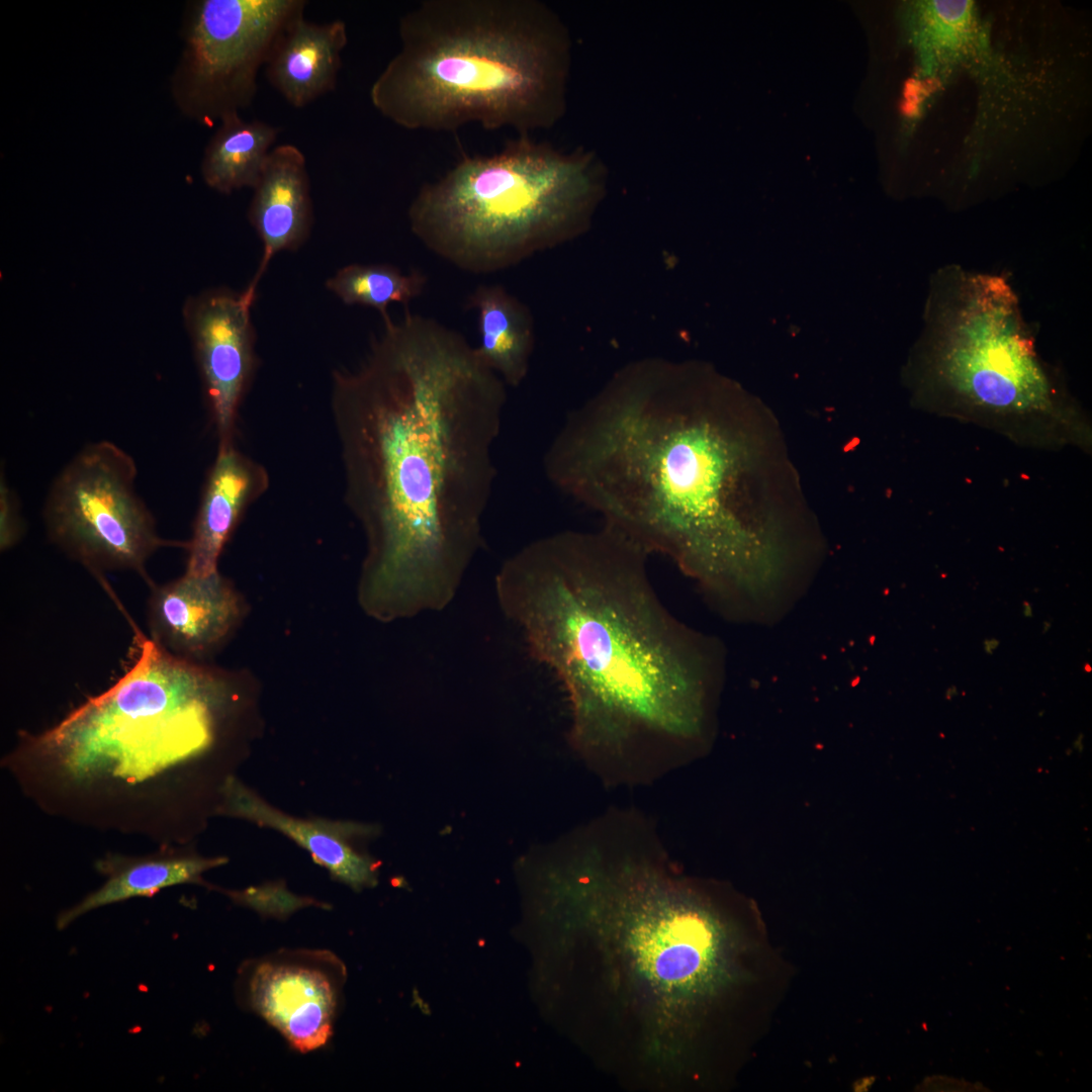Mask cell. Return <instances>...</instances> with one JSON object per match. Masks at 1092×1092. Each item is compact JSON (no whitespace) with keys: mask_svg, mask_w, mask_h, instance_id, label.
<instances>
[{"mask_svg":"<svg viewBox=\"0 0 1092 1092\" xmlns=\"http://www.w3.org/2000/svg\"><path fill=\"white\" fill-rule=\"evenodd\" d=\"M543 466L602 526L672 561L731 623L789 605L824 550L776 418L682 365L620 372L567 416Z\"/></svg>","mask_w":1092,"mask_h":1092,"instance_id":"obj_1","label":"cell"},{"mask_svg":"<svg viewBox=\"0 0 1092 1092\" xmlns=\"http://www.w3.org/2000/svg\"><path fill=\"white\" fill-rule=\"evenodd\" d=\"M506 383L459 332L406 310L332 407L347 505L366 538L358 600L391 622L445 609L483 544Z\"/></svg>","mask_w":1092,"mask_h":1092,"instance_id":"obj_2","label":"cell"},{"mask_svg":"<svg viewBox=\"0 0 1092 1092\" xmlns=\"http://www.w3.org/2000/svg\"><path fill=\"white\" fill-rule=\"evenodd\" d=\"M649 557L604 526L564 530L495 577L504 615L566 695L571 745L607 783L652 781L707 754L717 734L725 647L663 604Z\"/></svg>","mask_w":1092,"mask_h":1092,"instance_id":"obj_3","label":"cell"},{"mask_svg":"<svg viewBox=\"0 0 1092 1092\" xmlns=\"http://www.w3.org/2000/svg\"><path fill=\"white\" fill-rule=\"evenodd\" d=\"M398 35L369 96L402 128L478 123L527 134L565 111L569 35L539 1L425 0L402 15Z\"/></svg>","mask_w":1092,"mask_h":1092,"instance_id":"obj_4","label":"cell"},{"mask_svg":"<svg viewBox=\"0 0 1092 1092\" xmlns=\"http://www.w3.org/2000/svg\"><path fill=\"white\" fill-rule=\"evenodd\" d=\"M916 359L927 410L1039 447L1086 445L1088 424L1039 356L1009 280L948 264L932 273Z\"/></svg>","mask_w":1092,"mask_h":1092,"instance_id":"obj_5","label":"cell"},{"mask_svg":"<svg viewBox=\"0 0 1092 1092\" xmlns=\"http://www.w3.org/2000/svg\"><path fill=\"white\" fill-rule=\"evenodd\" d=\"M600 170L589 152L520 134L424 184L407 209L410 228L458 269L495 273L575 235L598 198Z\"/></svg>","mask_w":1092,"mask_h":1092,"instance_id":"obj_6","label":"cell"},{"mask_svg":"<svg viewBox=\"0 0 1092 1092\" xmlns=\"http://www.w3.org/2000/svg\"><path fill=\"white\" fill-rule=\"evenodd\" d=\"M135 639L136 656L113 686L32 741L69 775L139 782L160 772L207 748L235 700L224 672Z\"/></svg>","mask_w":1092,"mask_h":1092,"instance_id":"obj_7","label":"cell"},{"mask_svg":"<svg viewBox=\"0 0 1092 1092\" xmlns=\"http://www.w3.org/2000/svg\"><path fill=\"white\" fill-rule=\"evenodd\" d=\"M133 458L110 441L81 449L56 476L42 510L50 540L94 574L147 576L152 555L169 543L138 494Z\"/></svg>","mask_w":1092,"mask_h":1092,"instance_id":"obj_8","label":"cell"},{"mask_svg":"<svg viewBox=\"0 0 1092 1092\" xmlns=\"http://www.w3.org/2000/svg\"><path fill=\"white\" fill-rule=\"evenodd\" d=\"M303 0H202L191 10L186 43L174 82L180 108L209 122L240 114L258 90L288 24L304 14Z\"/></svg>","mask_w":1092,"mask_h":1092,"instance_id":"obj_9","label":"cell"},{"mask_svg":"<svg viewBox=\"0 0 1092 1092\" xmlns=\"http://www.w3.org/2000/svg\"><path fill=\"white\" fill-rule=\"evenodd\" d=\"M252 304L243 292L215 289L190 297L183 308L219 446L233 444L256 362Z\"/></svg>","mask_w":1092,"mask_h":1092,"instance_id":"obj_10","label":"cell"},{"mask_svg":"<svg viewBox=\"0 0 1092 1092\" xmlns=\"http://www.w3.org/2000/svg\"><path fill=\"white\" fill-rule=\"evenodd\" d=\"M337 961L328 952L279 953L252 969L251 1007L296 1050L305 1053L329 1039L339 996Z\"/></svg>","mask_w":1092,"mask_h":1092,"instance_id":"obj_11","label":"cell"},{"mask_svg":"<svg viewBox=\"0 0 1092 1092\" xmlns=\"http://www.w3.org/2000/svg\"><path fill=\"white\" fill-rule=\"evenodd\" d=\"M238 593L218 571L153 585L148 603L151 640L188 659L213 650L242 615Z\"/></svg>","mask_w":1092,"mask_h":1092,"instance_id":"obj_12","label":"cell"},{"mask_svg":"<svg viewBox=\"0 0 1092 1092\" xmlns=\"http://www.w3.org/2000/svg\"><path fill=\"white\" fill-rule=\"evenodd\" d=\"M252 189L248 217L262 242L263 253L243 293L254 302L258 283L271 260L279 252L301 247L311 231L313 210L303 153L289 144L274 147Z\"/></svg>","mask_w":1092,"mask_h":1092,"instance_id":"obj_13","label":"cell"},{"mask_svg":"<svg viewBox=\"0 0 1092 1092\" xmlns=\"http://www.w3.org/2000/svg\"><path fill=\"white\" fill-rule=\"evenodd\" d=\"M221 794L222 804L218 811L222 814L283 833L334 878L355 890L376 884V863L355 849L351 842L355 836L369 834L370 827L345 821L293 818L268 805L233 777L224 781Z\"/></svg>","mask_w":1092,"mask_h":1092,"instance_id":"obj_14","label":"cell"},{"mask_svg":"<svg viewBox=\"0 0 1092 1092\" xmlns=\"http://www.w3.org/2000/svg\"><path fill=\"white\" fill-rule=\"evenodd\" d=\"M268 485L263 467L248 459L233 444L218 446L206 478L193 534L187 543L186 572L208 575L217 571L220 553L243 510Z\"/></svg>","mask_w":1092,"mask_h":1092,"instance_id":"obj_15","label":"cell"},{"mask_svg":"<svg viewBox=\"0 0 1092 1092\" xmlns=\"http://www.w3.org/2000/svg\"><path fill=\"white\" fill-rule=\"evenodd\" d=\"M347 43L343 20L317 24L301 14L274 46L265 66L267 78L290 105L304 107L336 88Z\"/></svg>","mask_w":1092,"mask_h":1092,"instance_id":"obj_16","label":"cell"},{"mask_svg":"<svg viewBox=\"0 0 1092 1092\" xmlns=\"http://www.w3.org/2000/svg\"><path fill=\"white\" fill-rule=\"evenodd\" d=\"M225 862L224 857L168 855L104 859L97 867L106 876L104 884L61 912L56 926L63 930L98 908L135 897H151L162 889L176 885L200 883L204 872Z\"/></svg>","mask_w":1092,"mask_h":1092,"instance_id":"obj_17","label":"cell"},{"mask_svg":"<svg viewBox=\"0 0 1092 1092\" xmlns=\"http://www.w3.org/2000/svg\"><path fill=\"white\" fill-rule=\"evenodd\" d=\"M466 306L478 315L482 362L512 387L526 378L533 350L532 320L526 306L499 284H480Z\"/></svg>","mask_w":1092,"mask_h":1092,"instance_id":"obj_18","label":"cell"},{"mask_svg":"<svg viewBox=\"0 0 1092 1092\" xmlns=\"http://www.w3.org/2000/svg\"><path fill=\"white\" fill-rule=\"evenodd\" d=\"M202 160L204 182L220 193L253 188L265 160L274 148L278 128L259 120H244L240 114L222 118Z\"/></svg>","mask_w":1092,"mask_h":1092,"instance_id":"obj_19","label":"cell"},{"mask_svg":"<svg viewBox=\"0 0 1092 1092\" xmlns=\"http://www.w3.org/2000/svg\"><path fill=\"white\" fill-rule=\"evenodd\" d=\"M427 277L419 270L408 273L389 264H349L326 282V287L345 304L372 307L383 322L390 318L392 303L410 304L425 290Z\"/></svg>","mask_w":1092,"mask_h":1092,"instance_id":"obj_20","label":"cell"},{"mask_svg":"<svg viewBox=\"0 0 1092 1092\" xmlns=\"http://www.w3.org/2000/svg\"><path fill=\"white\" fill-rule=\"evenodd\" d=\"M24 525L20 516L19 502L8 485L5 476L0 477V549L7 551L21 539Z\"/></svg>","mask_w":1092,"mask_h":1092,"instance_id":"obj_21","label":"cell"},{"mask_svg":"<svg viewBox=\"0 0 1092 1092\" xmlns=\"http://www.w3.org/2000/svg\"><path fill=\"white\" fill-rule=\"evenodd\" d=\"M1085 669H1086V670H1089V671H1090V670H1091V667H1090L1089 665H1086V666H1085Z\"/></svg>","mask_w":1092,"mask_h":1092,"instance_id":"obj_22","label":"cell"}]
</instances>
